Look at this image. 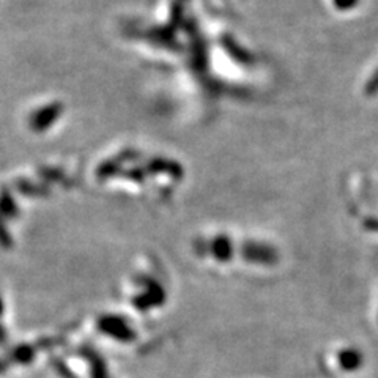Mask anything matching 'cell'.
<instances>
[{
  "instance_id": "6da1fadb",
  "label": "cell",
  "mask_w": 378,
  "mask_h": 378,
  "mask_svg": "<svg viewBox=\"0 0 378 378\" xmlns=\"http://www.w3.org/2000/svg\"><path fill=\"white\" fill-rule=\"evenodd\" d=\"M98 328L99 331L109 334V336L119 339L121 342H130L134 338V333L131 331L128 323L119 317H103L98 323Z\"/></svg>"
},
{
  "instance_id": "7a4b0ae2",
  "label": "cell",
  "mask_w": 378,
  "mask_h": 378,
  "mask_svg": "<svg viewBox=\"0 0 378 378\" xmlns=\"http://www.w3.org/2000/svg\"><path fill=\"white\" fill-rule=\"evenodd\" d=\"M58 117V106H47V108L41 109L40 113H36L32 117L30 125L35 131H43L49 126Z\"/></svg>"
},
{
  "instance_id": "3957f363",
  "label": "cell",
  "mask_w": 378,
  "mask_h": 378,
  "mask_svg": "<svg viewBox=\"0 0 378 378\" xmlns=\"http://www.w3.org/2000/svg\"><path fill=\"white\" fill-rule=\"evenodd\" d=\"M244 257L248 260H255V262H271V260H274V254L271 249L265 246L249 244V246L244 249Z\"/></svg>"
},
{
  "instance_id": "277c9868",
  "label": "cell",
  "mask_w": 378,
  "mask_h": 378,
  "mask_svg": "<svg viewBox=\"0 0 378 378\" xmlns=\"http://www.w3.org/2000/svg\"><path fill=\"white\" fill-rule=\"evenodd\" d=\"M211 251L220 260L231 259V243L226 238H217L211 244Z\"/></svg>"
}]
</instances>
